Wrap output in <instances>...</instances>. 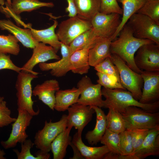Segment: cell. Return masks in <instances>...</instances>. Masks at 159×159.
I'll return each instance as SVG.
<instances>
[{"label":"cell","instance_id":"cell-16","mask_svg":"<svg viewBox=\"0 0 159 159\" xmlns=\"http://www.w3.org/2000/svg\"><path fill=\"white\" fill-rule=\"evenodd\" d=\"M60 49L62 58L58 61L51 63H41L38 64L41 70L43 71L50 70L52 75L59 77L66 75L71 71L70 53L69 46L61 42Z\"/></svg>","mask_w":159,"mask_h":159},{"label":"cell","instance_id":"cell-2","mask_svg":"<svg viewBox=\"0 0 159 159\" xmlns=\"http://www.w3.org/2000/svg\"><path fill=\"white\" fill-rule=\"evenodd\" d=\"M102 93L105 98L103 100L104 107L112 108L120 113L127 107L130 106L137 107L150 112H158L159 101L143 104L135 99L129 91L121 89H110L103 87Z\"/></svg>","mask_w":159,"mask_h":159},{"label":"cell","instance_id":"cell-42","mask_svg":"<svg viewBox=\"0 0 159 159\" xmlns=\"http://www.w3.org/2000/svg\"><path fill=\"white\" fill-rule=\"evenodd\" d=\"M3 69H10L19 73L22 69L13 63L9 55L0 53V70Z\"/></svg>","mask_w":159,"mask_h":159},{"label":"cell","instance_id":"cell-33","mask_svg":"<svg viewBox=\"0 0 159 159\" xmlns=\"http://www.w3.org/2000/svg\"><path fill=\"white\" fill-rule=\"evenodd\" d=\"M119 134L113 132L107 128L100 143L106 146L110 152L120 155Z\"/></svg>","mask_w":159,"mask_h":159},{"label":"cell","instance_id":"cell-5","mask_svg":"<svg viewBox=\"0 0 159 159\" xmlns=\"http://www.w3.org/2000/svg\"><path fill=\"white\" fill-rule=\"evenodd\" d=\"M110 59L118 69L122 85L139 101L141 97L143 82L141 74L132 70L117 55L112 54Z\"/></svg>","mask_w":159,"mask_h":159},{"label":"cell","instance_id":"cell-49","mask_svg":"<svg viewBox=\"0 0 159 159\" xmlns=\"http://www.w3.org/2000/svg\"><path fill=\"white\" fill-rule=\"evenodd\" d=\"M4 97H0V104L4 100Z\"/></svg>","mask_w":159,"mask_h":159},{"label":"cell","instance_id":"cell-48","mask_svg":"<svg viewBox=\"0 0 159 159\" xmlns=\"http://www.w3.org/2000/svg\"><path fill=\"white\" fill-rule=\"evenodd\" d=\"M5 3V0H0V5L3 6Z\"/></svg>","mask_w":159,"mask_h":159},{"label":"cell","instance_id":"cell-6","mask_svg":"<svg viewBox=\"0 0 159 159\" xmlns=\"http://www.w3.org/2000/svg\"><path fill=\"white\" fill-rule=\"evenodd\" d=\"M135 37L148 39L159 45V23L147 16L137 13L132 15L126 23Z\"/></svg>","mask_w":159,"mask_h":159},{"label":"cell","instance_id":"cell-40","mask_svg":"<svg viewBox=\"0 0 159 159\" xmlns=\"http://www.w3.org/2000/svg\"><path fill=\"white\" fill-rule=\"evenodd\" d=\"M21 144V150L20 152L17 149L13 150L18 159H37L36 156L32 155L30 152L31 149L34 145L30 139H26Z\"/></svg>","mask_w":159,"mask_h":159},{"label":"cell","instance_id":"cell-38","mask_svg":"<svg viewBox=\"0 0 159 159\" xmlns=\"http://www.w3.org/2000/svg\"><path fill=\"white\" fill-rule=\"evenodd\" d=\"M149 130L148 129H135L129 130L132 137L133 153L141 145L148 133Z\"/></svg>","mask_w":159,"mask_h":159},{"label":"cell","instance_id":"cell-20","mask_svg":"<svg viewBox=\"0 0 159 159\" xmlns=\"http://www.w3.org/2000/svg\"><path fill=\"white\" fill-rule=\"evenodd\" d=\"M30 28L22 29L9 19H0L1 30H6L12 34L24 47L33 49L39 42L33 37Z\"/></svg>","mask_w":159,"mask_h":159},{"label":"cell","instance_id":"cell-24","mask_svg":"<svg viewBox=\"0 0 159 159\" xmlns=\"http://www.w3.org/2000/svg\"><path fill=\"white\" fill-rule=\"evenodd\" d=\"M72 142L77 147L81 154L86 159H104L110 151L105 145L100 147H90L86 145L82 139V135L76 132Z\"/></svg>","mask_w":159,"mask_h":159},{"label":"cell","instance_id":"cell-28","mask_svg":"<svg viewBox=\"0 0 159 159\" xmlns=\"http://www.w3.org/2000/svg\"><path fill=\"white\" fill-rule=\"evenodd\" d=\"M147 0H117L121 3L122 16L120 24L116 32L112 37V41L118 36L120 32L126 24L130 17L137 13Z\"/></svg>","mask_w":159,"mask_h":159},{"label":"cell","instance_id":"cell-39","mask_svg":"<svg viewBox=\"0 0 159 159\" xmlns=\"http://www.w3.org/2000/svg\"><path fill=\"white\" fill-rule=\"evenodd\" d=\"M100 12L105 14L116 13L121 15L122 10L117 0H101Z\"/></svg>","mask_w":159,"mask_h":159},{"label":"cell","instance_id":"cell-36","mask_svg":"<svg viewBox=\"0 0 159 159\" xmlns=\"http://www.w3.org/2000/svg\"><path fill=\"white\" fill-rule=\"evenodd\" d=\"M120 151L121 155H132L133 152L132 137L129 130L119 134Z\"/></svg>","mask_w":159,"mask_h":159},{"label":"cell","instance_id":"cell-17","mask_svg":"<svg viewBox=\"0 0 159 159\" xmlns=\"http://www.w3.org/2000/svg\"><path fill=\"white\" fill-rule=\"evenodd\" d=\"M159 155V127L150 129L143 142L132 154L131 159H143Z\"/></svg>","mask_w":159,"mask_h":159},{"label":"cell","instance_id":"cell-14","mask_svg":"<svg viewBox=\"0 0 159 159\" xmlns=\"http://www.w3.org/2000/svg\"><path fill=\"white\" fill-rule=\"evenodd\" d=\"M33 49L31 57L21 67V71L38 75V73L33 71V68L37 64L50 59L59 60L60 59L52 47L43 43L38 42Z\"/></svg>","mask_w":159,"mask_h":159},{"label":"cell","instance_id":"cell-37","mask_svg":"<svg viewBox=\"0 0 159 159\" xmlns=\"http://www.w3.org/2000/svg\"><path fill=\"white\" fill-rule=\"evenodd\" d=\"M96 74L98 77L97 83L103 87L110 89H121L126 90L121 83L113 77L98 72Z\"/></svg>","mask_w":159,"mask_h":159},{"label":"cell","instance_id":"cell-18","mask_svg":"<svg viewBox=\"0 0 159 159\" xmlns=\"http://www.w3.org/2000/svg\"><path fill=\"white\" fill-rule=\"evenodd\" d=\"M6 7L0 6V11L6 16L13 14L19 15L23 12H30L42 7H52L54 4L52 2H44L39 0H12L11 6L5 2Z\"/></svg>","mask_w":159,"mask_h":159},{"label":"cell","instance_id":"cell-47","mask_svg":"<svg viewBox=\"0 0 159 159\" xmlns=\"http://www.w3.org/2000/svg\"><path fill=\"white\" fill-rule=\"evenodd\" d=\"M6 1L5 2L9 6H11V0H6Z\"/></svg>","mask_w":159,"mask_h":159},{"label":"cell","instance_id":"cell-27","mask_svg":"<svg viewBox=\"0 0 159 159\" xmlns=\"http://www.w3.org/2000/svg\"><path fill=\"white\" fill-rule=\"evenodd\" d=\"M72 126H69L59 134L51 145L50 149L54 159H63L65 156L67 149L71 142L70 133Z\"/></svg>","mask_w":159,"mask_h":159},{"label":"cell","instance_id":"cell-1","mask_svg":"<svg viewBox=\"0 0 159 159\" xmlns=\"http://www.w3.org/2000/svg\"><path fill=\"white\" fill-rule=\"evenodd\" d=\"M117 36L118 38L111 42V54L117 55L132 70L141 74L143 70L138 68L135 64V54L143 45L155 43L149 39H140L134 37L132 29L126 24Z\"/></svg>","mask_w":159,"mask_h":159},{"label":"cell","instance_id":"cell-34","mask_svg":"<svg viewBox=\"0 0 159 159\" xmlns=\"http://www.w3.org/2000/svg\"><path fill=\"white\" fill-rule=\"evenodd\" d=\"M137 13L159 23V0H147Z\"/></svg>","mask_w":159,"mask_h":159},{"label":"cell","instance_id":"cell-13","mask_svg":"<svg viewBox=\"0 0 159 159\" xmlns=\"http://www.w3.org/2000/svg\"><path fill=\"white\" fill-rule=\"evenodd\" d=\"M67 110V127H74L77 130V133L82 135L84 128L91 120L95 110L90 106L77 103L72 105Z\"/></svg>","mask_w":159,"mask_h":159},{"label":"cell","instance_id":"cell-22","mask_svg":"<svg viewBox=\"0 0 159 159\" xmlns=\"http://www.w3.org/2000/svg\"><path fill=\"white\" fill-rule=\"evenodd\" d=\"M94 44H90L77 50L70 56L71 71L74 73L83 74L87 73L90 68L88 61L89 51Z\"/></svg>","mask_w":159,"mask_h":159},{"label":"cell","instance_id":"cell-32","mask_svg":"<svg viewBox=\"0 0 159 159\" xmlns=\"http://www.w3.org/2000/svg\"><path fill=\"white\" fill-rule=\"evenodd\" d=\"M19 41L13 35H0V53L18 55L20 51Z\"/></svg>","mask_w":159,"mask_h":159},{"label":"cell","instance_id":"cell-35","mask_svg":"<svg viewBox=\"0 0 159 159\" xmlns=\"http://www.w3.org/2000/svg\"><path fill=\"white\" fill-rule=\"evenodd\" d=\"M94 67L97 72L104 73L112 77L121 83L118 69L112 62L110 57L107 58Z\"/></svg>","mask_w":159,"mask_h":159},{"label":"cell","instance_id":"cell-8","mask_svg":"<svg viewBox=\"0 0 159 159\" xmlns=\"http://www.w3.org/2000/svg\"><path fill=\"white\" fill-rule=\"evenodd\" d=\"M67 115H63L60 120L55 122L51 120L45 122L42 129L36 133L34 143L36 148L43 151L49 153L51 145L54 139L67 127Z\"/></svg>","mask_w":159,"mask_h":159},{"label":"cell","instance_id":"cell-44","mask_svg":"<svg viewBox=\"0 0 159 159\" xmlns=\"http://www.w3.org/2000/svg\"><path fill=\"white\" fill-rule=\"evenodd\" d=\"M69 145L71 147L73 151V156L69 159H85L84 158L81 154L80 151L77 147L72 142L70 143Z\"/></svg>","mask_w":159,"mask_h":159},{"label":"cell","instance_id":"cell-29","mask_svg":"<svg viewBox=\"0 0 159 159\" xmlns=\"http://www.w3.org/2000/svg\"><path fill=\"white\" fill-rule=\"evenodd\" d=\"M77 15L91 20L100 12L101 0H74Z\"/></svg>","mask_w":159,"mask_h":159},{"label":"cell","instance_id":"cell-23","mask_svg":"<svg viewBox=\"0 0 159 159\" xmlns=\"http://www.w3.org/2000/svg\"><path fill=\"white\" fill-rule=\"evenodd\" d=\"M81 92L80 89L75 87L65 90H59L55 94L54 109L59 112L67 110L70 106L77 103Z\"/></svg>","mask_w":159,"mask_h":159},{"label":"cell","instance_id":"cell-46","mask_svg":"<svg viewBox=\"0 0 159 159\" xmlns=\"http://www.w3.org/2000/svg\"><path fill=\"white\" fill-rule=\"evenodd\" d=\"M5 154L4 151L0 149V159H6V158L4 157Z\"/></svg>","mask_w":159,"mask_h":159},{"label":"cell","instance_id":"cell-9","mask_svg":"<svg viewBox=\"0 0 159 159\" xmlns=\"http://www.w3.org/2000/svg\"><path fill=\"white\" fill-rule=\"evenodd\" d=\"M120 15L116 13H97L91 20L95 35L99 38L111 39L120 24Z\"/></svg>","mask_w":159,"mask_h":159},{"label":"cell","instance_id":"cell-15","mask_svg":"<svg viewBox=\"0 0 159 159\" xmlns=\"http://www.w3.org/2000/svg\"><path fill=\"white\" fill-rule=\"evenodd\" d=\"M141 75L144 85L139 102L148 104L159 101V72L143 70Z\"/></svg>","mask_w":159,"mask_h":159},{"label":"cell","instance_id":"cell-41","mask_svg":"<svg viewBox=\"0 0 159 159\" xmlns=\"http://www.w3.org/2000/svg\"><path fill=\"white\" fill-rule=\"evenodd\" d=\"M11 112L6 102L3 101L0 104V127L8 126L16 120V118L11 116Z\"/></svg>","mask_w":159,"mask_h":159},{"label":"cell","instance_id":"cell-30","mask_svg":"<svg viewBox=\"0 0 159 159\" xmlns=\"http://www.w3.org/2000/svg\"><path fill=\"white\" fill-rule=\"evenodd\" d=\"M106 115V127L110 130L120 134L126 130L124 120L121 114L112 108H108Z\"/></svg>","mask_w":159,"mask_h":159},{"label":"cell","instance_id":"cell-26","mask_svg":"<svg viewBox=\"0 0 159 159\" xmlns=\"http://www.w3.org/2000/svg\"><path fill=\"white\" fill-rule=\"evenodd\" d=\"M58 24L57 21L54 20L53 24L46 29L37 30L30 28L32 37L37 41L49 44L57 53L60 49L61 45V42L55 32Z\"/></svg>","mask_w":159,"mask_h":159},{"label":"cell","instance_id":"cell-21","mask_svg":"<svg viewBox=\"0 0 159 159\" xmlns=\"http://www.w3.org/2000/svg\"><path fill=\"white\" fill-rule=\"evenodd\" d=\"M112 41L110 38H102L98 39L89 51L88 61L90 66L95 67L111 54L110 46Z\"/></svg>","mask_w":159,"mask_h":159},{"label":"cell","instance_id":"cell-19","mask_svg":"<svg viewBox=\"0 0 159 159\" xmlns=\"http://www.w3.org/2000/svg\"><path fill=\"white\" fill-rule=\"evenodd\" d=\"M59 89V82L56 80H47L36 85L32 90V94L54 110L55 93Z\"/></svg>","mask_w":159,"mask_h":159},{"label":"cell","instance_id":"cell-11","mask_svg":"<svg viewBox=\"0 0 159 159\" xmlns=\"http://www.w3.org/2000/svg\"><path fill=\"white\" fill-rule=\"evenodd\" d=\"M77 86L81 91L77 103L86 106L104 107L100 85L93 84L90 78L85 76L79 81Z\"/></svg>","mask_w":159,"mask_h":159},{"label":"cell","instance_id":"cell-25","mask_svg":"<svg viewBox=\"0 0 159 159\" xmlns=\"http://www.w3.org/2000/svg\"><path fill=\"white\" fill-rule=\"evenodd\" d=\"M95 110L96 114V123L94 129L88 131L85 138L88 143L96 145L100 142L107 128L106 115L100 107L96 106H90Z\"/></svg>","mask_w":159,"mask_h":159},{"label":"cell","instance_id":"cell-3","mask_svg":"<svg viewBox=\"0 0 159 159\" xmlns=\"http://www.w3.org/2000/svg\"><path fill=\"white\" fill-rule=\"evenodd\" d=\"M124 120L126 130L152 129L159 127V112H148L130 106L121 113Z\"/></svg>","mask_w":159,"mask_h":159},{"label":"cell","instance_id":"cell-12","mask_svg":"<svg viewBox=\"0 0 159 159\" xmlns=\"http://www.w3.org/2000/svg\"><path fill=\"white\" fill-rule=\"evenodd\" d=\"M134 57L135 64L141 70L159 72V45L155 43L143 45Z\"/></svg>","mask_w":159,"mask_h":159},{"label":"cell","instance_id":"cell-31","mask_svg":"<svg viewBox=\"0 0 159 159\" xmlns=\"http://www.w3.org/2000/svg\"><path fill=\"white\" fill-rule=\"evenodd\" d=\"M94 33L92 28L80 35L69 45L71 55L75 51L82 49L87 45L94 44L100 39Z\"/></svg>","mask_w":159,"mask_h":159},{"label":"cell","instance_id":"cell-43","mask_svg":"<svg viewBox=\"0 0 159 159\" xmlns=\"http://www.w3.org/2000/svg\"><path fill=\"white\" fill-rule=\"evenodd\" d=\"M68 6L65 9V11L68 12V16L69 17L75 16L77 15V11L74 3V0H66Z\"/></svg>","mask_w":159,"mask_h":159},{"label":"cell","instance_id":"cell-7","mask_svg":"<svg viewBox=\"0 0 159 159\" xmlns=\"http://www.w3.org/2000/svg\"><path fill=\"white\" fill-rule=\"evenodd\" d=\"M70 17L59 24L56 33L60 42L69 46L76 37L92 28L91 20L77 15Z\"/></svg>","mask_w":159,"mask_h":159},{"label":"cell","instance_id":"cell-10","mask_svg":"<svg viewBox=\"0 0 159 159\" xmlns=\"http://www.w3.org/2000/svg\"><path fill=\"white\" fill-rule=\"evenodd\" d=\"M16 120L12 124V130L9 138L2 141L1 144L5 149L13 148L18 143H23L28 137L26 130L29 125L33 116L25 110H19Z\"/></svg>","mask_w":159,"mask_h":159},{"label":"cell","instance_id":"cell-4","mask_svg":"<svg viewBox=\"0 0 159 159\" xmlns=\"http://www.w3.org/2000/svg\"><path fill=\"white\" fill-rule=\"evenodd\" d=\"M37 75L21 71L18 73L15 83L16 90L17 110L26 111L32 116L38 115L39 110L35 111L33 108L34 101L32 98V81L37 77Z\"/></svg>","mask_w":159,"mask_h":159},{"label":"cell","instance_id":"cell-45","mask_svg":"<svg viewBox=\"0 0 159 159\" xmlns=\"http://www.w3.org/2000/svg\"><path fill=\"white\" fill-rule=\"evenodd\" d=\"M35 156L37 157V159H48L50 158V154L49 153L40 150L37 152Z\"/></svg>","mask_w":159,"mask_h":159}]
</instances>
